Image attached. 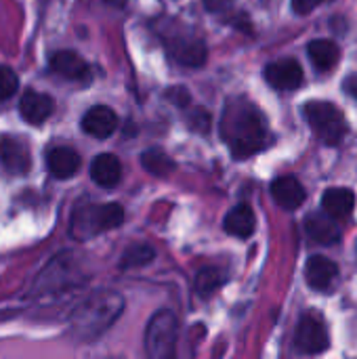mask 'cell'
Returning <instances> with one entry per match:
<instances>
[{
	"instance_id": "6",
	"label": "cell",
	"mask_w": 357,
	"mask_h": 359,
	"mask_svg": "<svg viewBox=\"0 0 357 359\" xmlns=\"http://www.w3.org/2000/svg\"><path fill=\"white\" fill-rule=\"evenodd\" d=\"M303 114L316 133V137L326 145H339L347 135V120L343 111L328 101H309L303 105Z\"/></svg>"
},
{
	"instance_id": "10",
	"label": "cell",
	"mask_w": 357,
	"mask_h": 359,
	"mask_svg": "<svg viewBox=\"0 0 357 359\" xmlns=\"http://www.w3.org/2000/svg\"><path fill=\"white\" fill-rule=\"evenodd\" d=\"M265 80L278 90H295L303 82V67L295 59H280L265 67Z\"/></svg>"
},
{
	"instance_id": "19",
	"label": "cell",
	"mask_w": 357,
	"mask_h": 359,
	"mask_svg": "<svg viewBox=\"0 0 357 359\" xmlns=\"http://www.w3.org/2000/svg\"><path fill=\"white\" fill-rule=\"evenodd\" d=\"M46 166H48L53 177L69 179L80 168V156L72 147H53L46 154Z\"/></svg>"
},
{
	"instance_id": "15",
	"label": "cell",
	"mask_w": 357,
	"mask_h": 359,
	"mask_svg": "<svg viewBox=\"0 0 357 359\" xmlns=\"http://www.w3.org/2000/svg\"><path fill=\"white\" fill-rule=\"evenodd\" d=\"M90 177L99 187L112 189L122 179V164L114 154H101L90 164Z\"/></svg>"
},
{
	"instance_id": "23",
	"label": "cell",
	"mask_w": 357,
	"mask_h": 359,
	"mask_svg": "<svg viewBox=\"0 0 357 359\" xmlns=\"http://www.w3.org/2000/svg\"><path fill=\"white\" fill-rule=\"evenodd\" d=\"M156 257L154 248L145 246V244H137V246H130L124 257H122V269H135V267H143L147 263H151Z\"/></svg>"
},
{
	"instance_id": "21",
	"label": "cell",
	"mask_w": 357,
	"mask_h": 359,
	"mask_svg": "<svg viewBox=\"0 0 357 359\" xmlns=\"http://www.w3.org/2000/svg\"><path fill=\"white\" fill-rule=\"evenodd\" d=\"M307 53H309L311 63L322 72L332 69L339 63V57H341V50L332 40H314V42H309Z\"/></svg>"
},
{
	"instance_id": "20",
	"label": "cell",
	"mask_w": 357,
	"mask_h": 359,
	"mask_svg": "<svg viewBox=\"0 0 357 359\" xmlns=\"http://www.w3.org/2000/svg\"><path fill=\"white\" fill-rule=\"evenodd\" d=\"M322 208L335 219H345L356 208V194L347 187H332L322 198Z\"/></svg>"
},
{
	"instance_id": "14",
	"label": "cell",
	"mask_w": 357,
	"mask_h": 359,
	"mask_svg": "<svg viewBox=\"0 0 357 359\" xmlns=\"http://www.w3.org/2000/svg\"><path fill=\"white\" fill-rule=\"evenodd\" d=\"M271 196H274V200H276L282 208H286V210H297V208L305 202L307 191H305V187L299 183V179H295V177H280V179H276V181L271 183Z\"/></svg>"
},
{
	"instance_id": "9",
	"label": "cell",
	"mask_w": 357,
	"mask_h": 359,
	"mask_svg": "<svg viewBox=\"0 0 357 359\" xmlns=\"http://www.w3.org/2000/svg\"><path fill=\"white\" fill-rule=\"evenodd\" d=\"M295 345L301 353H307V355H318V353L326 351L330 345V337H328L326 326L318 318L305 316L299 322V328L295 334Z\"/></svg>"
},
{
	"instance_id": "13",
	"label": "cell",
	"mask_w": 357,
	"mask_h": 359,
	"mask_svg": "<svg viewBox=\"0 0 357 359\" xmlns=\"http://www.w3.org/2000/svg\"><path fill=\"white\" fill-rule=\"evenodd\" d=\"M19 111H21V118L29 124H44L53 111H55V103L48 95H42V93H36V90H27L21 101H19Z\"/></svg>"
},
{
	"instance_id": "30",
	"label": "cell",
	"mask_w": 357,
	"mask_h": 359,
	"mask_svg": "<svg viewBox=\"0 0 357 359\" xmlns=\"http://www.w3.org/2000/svg\"><path fill=\"white\" fill-rule=\"evenodd\" d=\"M103 2L109 4V6H114V8H122L126 4V0H103Z\"/></svg>"
},
{
	"instance_id": "11",
	"label": "cell",
	"mask_w": 357,
	"mask_h": 359,
	"mask_svg": "<svg viewBox=\"0 0 357 359\" xmlns=\"http://www.w3.org/2000/svg\"><path fill=\"white\" fill-rule=\"evenodd\" d=\"M118 128V116L112 107L95 105L82 118V130L95 139H107Z\"/></svg>"
},
{
	"instance_id": "4",
	"label": "cell",
	"mask_w": 357,
	"mask_h": 359,
	"mask_svg": "<svg viewBox=\"0 0 357 359\" xmlns=\"http://www.w3.org/2000/svg\"><path fill=\"white\" fill-rule=\"evenodd\" d=\"M122 221H124V208L120 204L82 206L72 217L69 236L78 242H86L103 231L120 227Z\"/></svg>"
},
{
	"instance_id": "29",
	"label": "cell",
	"mask_w": 357,
	"mask_h": 359,
	"mask_svg": "<svg viewBox=\"0 0 357 359\" xmlns=\"http://www.w3.org/2000/svg\"><path fill=\"white\" fill-rule=\"evenodd\" d=\"M345 88H347V93H349V95L357 97V76H351V78L345 82Z\"/></svg>"
},
{
	"instance_id": "18",
	"label": "cell",
	"mask_w": 357,
	"mask_h": 359,
	"mask_svg": "<svg viewBox=\"0 0 357 359\" xmlns=\"http://www.w3.org/2000/svg\"><path fill=\"white\" fill-rule=\"evenodd\" d=\"M225 231L229 236H236V238H250L255 233V227H257V217L252 212V208L248 204H238L234 206L227 215H225V223H223Z\"/></svg>"
},
{
	"instance_id": "16",
	"label": "cell",
	"mask_w": 357,
	"mask_h": 359,
	"mask_svg": "<svg viewBox=\"0 0 357 359\" xmlns=\"http://www.w3.org/2000/svg\"><path fill=\"white\" fill-rule=\"evenodd\" d=\"M339 276V267L326 257H311L305 267V280L314 290H328Z\"/></svg>"
},
{
	"instance_id": "1",
	"label": "cell",
	"mask_w": 357,
	"mask_h": 359,
	"mask_svg": "<svg viewBox=\"0 0 357 359\" xmlns=\"http://www.w3.org/2000/svg\"><path fill=\"white\" fill-rule=\"evenodd\" d=\"M221 137L236 158H248L267 145L265 118L255 105L242 99L231 101L221 120Z\"/></svg>"
},
{
	"instance_id": "26",
	"label": "cell",
	"mask_w": 357,
	"mask_h": 359,
	"mask_svg": "<svg viewBox=\"0 0 357 359\" xmlns=\"http://www.w3.org/2000/svg\"><path fill=\"white\" fill-rule=\"evenodd\" d=\"M322 2H326V0H292V8L297 15H307L314 8H318Z\"/></svg>"
},
{
	"instance_id": "5",
	"label": "cell",
	"mask_w": 357,
	"mask_h": 359,
	"mask_svg": "<svg viewBox=\"0 0 357 359\" xmlns=\"http://www.w3.org/2000/svg\"><path fill=\"white\" fill-rule=\"evenodd\" d=\"M82 282H84V276H82L80 263L74 259L72 252H63V255H57L48 263V267L38 276V280L32 288V294H36V297L59 294L63 290L78 288Z\"/></svg>"
},
{
	"instance_id": "22",
	"label": "cell",
	"mask_w": 357,
	"mask_h": 359,
	"mask_svg": "<svg viewBox=\"0 0 357 359\" xmlns=\"http://www.w3.org/2000/svg\"><path fill=\"white\" fill-rule=\"evenodd\" d=\"M141 164H143V168H145L149 175H154V177H166V175H170V172L175 170V162H173L170 156H168L164 149H160V147H151V149L143 151Z\"/></svg>"
},
{
	"instance_id": "7",
	"label": "cell",
	"mask_w": 357,
	"mask_h": 359,
	"mask_svg": "<svg viewBox=\"0 0 357 359\" xmlns=\"http://www.w3.org/2000/svg\"><path fill=\"white\" fill-rule=\"evenodd\" d=\"M177 332L179 324L175 313L168 309L158 311L147 326L145 332V351L151 359H170L175 355L177 347Z\"/></svg>"
},
{
	"instance_id": "25",
	"label": "cell",
	"mask_w": 357,
	"mask_h": 359,
	"mask_svg": "<svg viewBox=\"0 0 357 359\" xmlns=\"http://www.w3.org/2000/svg\"><path fill=\"white\" fill-rule=\"evenodd\" d=\"M19 88V78L17 74L6 67V65H0V101H6L11 99Z\"/></svg>"
},
{
	"instance_id": "24",
	"label": "cell",
	"mask_w": 357,
	"mask_h": 359,
	"mask_svg": "<svg viewBox=\"0 0 357 359\" xmlns=\"http://www.w3.org/2000/svg\"><path fill=\"white\" fill-rule=\"evenodd\" d=\"M221 282H223L221 271L215 269V267H206L196 278V290H198L200 297H210L221 286Z\"/></svg>"
},
{
	"instance_id": "8",
	"label": "cell",
	"mask_w": 357,
	"mask_h": 359,
	"mask_svg": "<svg viewBox=\"0 0 357 359\" xmlns=\"http://www.w3.org/2000/svg\"><path fill=\"white\" fill-rule=\"evenodd\" d=\"M0 164L13 177H23L32 168V151L29 145L15 135L0 137Z\"/></svg>"
},
{
	"instance_id": "27",
	"label": "cell",
	"mask_w": 357,
	"mask_h": 359,
	"mask_svg": "<svg viewBox=\"0 0 357 359\" xmlns=\"http://www.w3.org/2000/svg\"><path fill=\"white\" fill-rule=\"evenodd\" d=\"M204 6H206V11H210L215 15H221L234 6V0H204Z\"/></svg>"
},
{
	"instance_id": "2",
	"label": "cell",
	"mask_w": 357,
	"mask_h": 359,
	"mask_svg": "<svg viewBox=\"0 0 357 359\" xmlns=\"http://www.w3.org/2000/svg\"><path fill=\"white\" fill-rule=\"evenodd\" d=\"M124 311L122 294L101 290L84 299L69 318V332L80 343H90L107 332Z\"/></svg>"
},
{
	"instance_id": "28",
	"label": "cell",
	"mask_w": 357,
	"mask_h": 359,
	"mask_svg": "<svg viewBox=\"0 0 357 359\" xmlns=\"http://www.w3.org/2000/svg\"><path fill=\"white\" fill-rule=\"evenodd\" d=\"M208 124H210V116L206 111H196L194 118H191V128L200 130V133H206L208 130Z\"/></svg>"
},
{
	"instance_id": "3",
	"label": "cell",
	"mask_w": 357,
	"mask_h": 359,
	"mask_svg": "<svg viewBox=\"0 0 357 359\" xmlns=\"http://www.w3.org/2000/svg\"><path fill=\"white\" fill-rule=\"evenodd\" d=\"M158 36L179 63L189 67H200L206 63V44L196 29L185 27L179 21L166 19L158 25Z\"/></svg>"
},
{
	"instance_id": "17",
	"label": "cell",
	"mask_w": 357,
	"mask_h": 359,
	"mask_svg": "<svg viewBox=\"0 0 357 359\" xmlns=\"http://www.w3.org/2000/svg\"><path fill=\"white\" fill-rule=\"evenodd\" d=\"M305 231L316 244L332 246L341 240V229L335 223V217L326 215H309L305 221Z\"/></svg>"
},
{
	"instance_id": "12",
	"label": "cell",
	"mask_w": 357,
	"mask_h": 359,
	"mask_svg": "<svg viewBox=\"0 0 357 359\" xmlns=\"http://www.w3.org/2000/svg\"><path fill=\"white\" fill-rule=\"evenodd\" d=\"M50 69L59 74L65 80L72 82H84L90 76L88 63L74 50H57L50 57Z\"/></svg>"
}]
</instances>
